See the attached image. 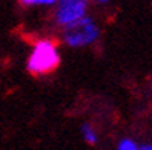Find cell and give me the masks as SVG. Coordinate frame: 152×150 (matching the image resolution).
Instances as JSON below:
<instances>
[{
	"instance_id": "cell-2",
	"label": "cell",
	"mask_w": 152,
	"mask_h": 150,
	"mask_svg": "<svg viewBox=\"0 0 152 150\" xmlns=\"http://www.w3.org/2000/svg\"><path fill=\"white\" fill-rule=\"evenodd\" d=\"M100 37V28L97 22L89 15L77 20L75 23L63 28V43L69 48H83L95 43Z\"/></svg>"
},
{
	"instance_id": "cell-5",
	"label": "cell",
	"mask_w": 152,
	"mask_h": 150,
	"mask_svg": "<svg viewBox=\"0 0 152 150\" xmlns=\"http://www.w3.org/2000/svg\"><path fill=\"white\" fill-rule=\"evenodd\" d=\"M58 0H19V3L25 8H32V6H54L57 5Z\"/></svg>"
},
{
	"instance_id": "cell-7",
	"label": "cell",
	"mask_w": 152,
	"mask_h": 150,
	"mask_svg": "<svg viewBox=\"0 0 152 150\" xmlns=\"http://www.w3.org/2000/svg\"><path fill=\"white\" fill-rule=\"evenodd\" d=\"M140 150H152V143H148V144L140 146Z\"/></svg>"
},
{
	"instance_id": "cell-4",
	"label": "cell",
	"mask_w": 152,
	"mask_h": 150,
	"mask_svg": "<svg viewBox=\"0 0 152 150\" xmlns=\"http://www.w3.org/2000/svg\"><path fill=\"white\" fill-rule=\"evenodd\" d=\"M82 135H83V139L86 141V143H88L89 146H95V144H97L98 136H97L95 129H94L91 124L85 122V124L82 126Z\"/></svg>"
},
{
	"instance_id": "cell-3",
	"label": "cell",
	"mask_w": 152,
	"mask_h": 150,
	"mask_svg": "<svg viewBox=\"0 0 152 150\" xmlns=\"http://www.w3.org/2000/svg\"><path fill=\"white\" fill-rule=\"evenodd\" d=\"M89 0H58L54 11V22L61 29L88 15Z\"/></svg>"
},
{
	"instance_id": "cell-8",
	"label": "cell",
	"mask_w": 152,
	"mask_h": 150,
	"mask_svg": "<svg viewBox=\"0 0 152 150\" xmlns=\"http://www.w3.org/2000/svg\"><path fill=\"white\" fill-rule=\"evenodd\" d=\"M95 3H100V5H106V3H109L111 0H94Z\"/></svg>"
},
{
	"instance_id": "cell-6",
	"label": "cell",
	"mask_w": 152,
	"mask_h": 150,
	"mask_svg": "<svg viewBox=\"0 0 152 150\" xmlns=\"http://www.w3.org/2000/svg\"><path fill=\"white\" fill-rule=\"evenodd\" d=\"M117 150H140V144L132 138H123L117 144Z\"/></svg>"
},
{
	"instance_id": "cell-1",
	"label": "cell",
	"mask_w": 152,
	"mask_h": 150,
	"mask_svg": "<svg viewBox=\"0 0 152 150\" xmlns=\"http://www.w3.org/2000/svg\"><path fill=\"white\" fill-rule=\"evenodd\" d=\"M60 52L57 45L52 40H39L34 45L31 55L28 57L26 61V69L31 75L35 77H42V75H48L60 66Z\"/></svg>"
}]
</instances>
